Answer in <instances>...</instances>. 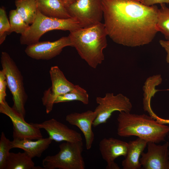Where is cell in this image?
<instances>
[{
	"mask_svg": "<svg viewBox=\"0 0 169 169\" xmlns=\"http://www.w3.org/2000/svg\"><path fill=\"white\" fill-rule=\"evenodd\" d=\"M108 36L116 43L135 47L151 42L158 32L159 8L138 0H101Z\"/></svg>",
	"mask_w": 169,
	"mask_h": 169,
	"instance_id": "6da1fadb",
	"label": "cell"
},
{
	"mask_svg": "<svg viewBox=\"0 0 169 169\" xmlns=\"http://www.w3.org/2000/svg\"><path fill=\"white\" fill-rule=\"evenodd\" d=\"M69 32L72 47L90 67L96 68L104 60L103 51L107 45L108 35L104 23Z\"/></svg>",
	"mask_w": 169,
	"mask_h": 169,
	"instance_id": "7a4b0ae2",
	"label": "cell"
},
{
	"mask_svg": "<svg viewBox=\"0 0 169 169\" xmlns=\"http://www.w3.org/2000/svg\"><path fill=\"white\" fill-rule=\"evenodd\" d=\"M117 133L121 137L135 136L148 142L159 143L165 141L169 126L161 124L150 115L121 112L117 118Z\"/></svg>",
	"mask_w": 169,
	"mask_h": 169,
	"instance_id": "3957f363",
	"label": "cell"
},
{
	"mask_svg": "<svg viewBox=\"0 0 169 169\" xmlns=\"http://www.w3.org/2000/svg\"><path fill=\"white\" fill-rule=\"evenodd\" d=\"M82 28L74 18L60 19L45 16L38 11L33 22L20 37L22 45L28 46L39 41L41 36L48 31L55 30L69 32Z\"/></svg>",
	"mask_w": 169,
	"mask_h": 169,
	"instance_id": "277c9868",
	"label": "cell"
},
{
	"mask_svg": "<svg viewBox=\"0 0 169 169\" xmlns=\"http://www.w3.org/2000/svg\"><path fill=\"white\" fill-rule=\"evenodd\" d=\"M0 60L7 86L13 95V105L12 107L24 118L25 105L28 97L25 91L23 75L8 53L2 52Z\"/></svg>",
	"mask_w": 169,
	"mask_h": 169,
	"instance_id": "5b68a950",
	"label": "cell"
},
{
	"mask_svg": "<svg viewBox=\"0 0 169 169\" xmlns=\"http://www.w3.org/2000/svg\"><path fill=\"white\" fill-rule=\"evenodd\" d=\"M60 150L56 154L46 156L42 161L45 169H84L82 156V141L65 142L59 146Z\"/></svg>",
	"mask_w": 169,
	"mask_h": 169,
	"instance_id": "8992f818",
	"label": "cell"
},
{
	"mask_svg": "<svg viewBox=\"0 0 169 169\" xmlns=\"http://www.w3.org/2000/svg\"><path fill=\"white\" fill-rule=\"evenodd\" d=\"M66 8L82 28L101 23L103 18L101 0H76Z\"/></svg>",
	"mask_w": 169,
	"mask_h": 169,
	"instance_id": "52a82bcc",
	"label": "cell"
},
{
	"mask_svg": "<svg viewBox=\"0 0 169 169\" xmlns=\"http://www.w3.org/2000/svg\"><path fill=\"white\" fill-rule=\"evenodd\" d=\"M96 101L98 105L94 110L97 116L93 124L94 127L105 123L115 111L130 112L132 108L130 99L121 94L115 95L107 93L104 97H96Z\"/></svg>",
	"mask_w": 169,
	"mask_h": 169,
	"instance_id": "ba28073f",
	"label": "cell"
},
{
	"mask_svg": "<svg viewBox=\"0 0 169 169\" xmlns=\"http://www.w3.org/2000/svg\"><path fill=\"white\" fill-rule=\"evenodd\" d=\"M49 73L51 86L44 92L42 100L46 113L52 110L54 102L59 96L67 93L74 89L75 85L69 81L63 72L57 66L51 67Z\"/></svg>",
	"mask_w": 169,
	"mask_h": 169,
	"instance_id": "9c48e42d",
	"label": "cell"
},
{
	"mask_svg": "<svg viewBox=\"0 0 169 169\" xmlns=\"http://www.w3.org/2000/svg\"><path fill=\"white\" fill-rule=\"evenodd\" d=\"M0 112L11 119L13 126V139L36 140L43 138L40 129L26 122L24 118L11 107L6 100L0 104Z\"/></svg>",
	"mask_w": 169,
	"mask_h": 169,
	"instance_id": "30bf717a",
	"label": "cell"
},
{
	"mask_svg": "<svg viewBox=\"0 0 169 169\" xmlns=\"http://www.w3.org/2000/svg\"><path fill=\"white\" fill-rule=\"evenodd\" d=\"M72 47L69 37H63L53 41H43L27 46L26 54L29 57L36 60H49L59 55L64 48Z\"/></svg>",
	"mask_w": 169,
	"mask_h": 169,
	"instance_id": "8fae6325",
	"label": "cell"
},
{
	"mask_svg": "<svg viewBox=\"0 0 169 169\" xmlns=\"http://www.w3.org/2000/svg\"><path fill=\"white\" fill-rule=\"evenodd\" d=\"M156 144L147 143V151L143 152L140 158L141 166L144 169H169V142Z\"/></svg>",
	"mask_w": 169,
	"mask_h": 169,
	"instance_id": "7c38bea8",
	"label": "cell"
},
{
	"mask_svg": "<svg viewBox=\"0 0 169 169\" xmlns=\"http://www.w3.org/2000/svg\"><path fill=\"white\" fill-rule=\"evenodd\" d=\"M30 123L36 128L44 129L49 137L56 142H75L82 141L81 134L69 128L54 119L46 120L41 123Z\"/></svg>",
	"mask_w": 169,
	"mask_h": 169,
	"instance_id": "4fadbf2b",
	"label": "cell"
},
{
	"mask_svg": "<svg viewBox=\"0 0 169 169\" xmlns=\"http://www.w3.org/2000/svg\"><path fill=\"white\" fill-rule=\"evenodd\" d=\"M128 143L113 137L105 138L100 141L99 150L103 159L107 163V169H120L115 161L120 156L125 157L127 153Z\"/></svg>",
	"mask_w": 169,
	"mask_h": 169,
	"instance_id": "5bb4252c",
	"label": "cell"
},
{
	"mask_svg": "<svg viewBox=\"0 0 169 169\" xmlns=\"http://www.w3.org/2000/svg\"><path fill=\"white\" fill-rule=\"evenodd\" d=\"M97 116L96 112L88 110L81 113L74 112L67 115L66 120L71 125L77 126L84 137L87 150L91 149L95 139L92 126Z\"/></svg>",
	"mask_w": 169,
	"mask_h": 169,
	"instance_id": "9a60e30c",
	"label": "cell"
},
{
	"mask_svg": "<svg viewBox=\"0 0 169 169\" xmlns=\"http://www.w3.org/2000/svg\"><path fill=\"white\" fill-rule=\"evenodd\" d=\"M53 140L49 137L41 138L33 141L32 140L24 139H13L11 141L12 148H18L23 149L30 157H40L46 150Z\"/></svg>",
	"mask_w": 169,
	"mask_h": 169,
	"instance_id": "2e32d148",
	"label": "cell"
},
{
	"mask_svg": "<svg viewBox=\"0 0 169 169\" xmlns=\"http://www.w3.org/2000/svg\"><path fill=\"white\" fill-rule=\"evenodd\" d=\"M147 142L138 137L128 142V151L122 162L123 169H140L141 167L140 157L147 145Z\"/></svg>",
	"mask_w": 169,
	"mask_h": 169,
	"instance_id": "e0dca14e",
	"label": "cell"
},
{
	"mask_svg": "<svg viewBox=\"0 0 169 169\" xmlns=\"http://www.w3.org/2000/svg\"><path fill=\"white\" fill-rule=\"evenodd\" d=\"M38 11L47 17L60 19L72 18L63 0H36Z\"/></svg>",
	"mask_w": 169,
	"mask_h": 169,
	"instance_id": "ac0fdd59",
	"label": "cell"
},
{
	"mask_svg": "<svg viewBox=\"0 0 169 169\" xmlns=\"http://www.w3.org/2000/svg\"><path fill=\"white\" fill-rule=\"evenodd\" d=\"M15 4L18 14L27 24H31L38 12L36 0H16Z\"/></svg>",
	"mask_w": 169,
	"mask_h": 169,
	"instance_id": "d6986e66",
	"label": "cell"
},
{
	"mask_svg": "<svg viewBox=\"0 0 169 169\" xmlns=\"http://www.w3.org/2000/svg\"><path fill=\"white\" fill-rule=\"evenodd\" d=\"M32 158L25 152H10L5 169H41L35 166Z\"/></svg>",
	"mask_w": 169,
	"mask_h": 169,
	"instance_id": "ffe728a7",
	"label": "cell"
},
{
	"mask_svg": "<svg viewBox=\"0 0 169 169\" xmlns=\"http://www.w3.org/2000/svg\"><path fill=\"white\" fill-rule=\"evenodd\" d=\"M89 95L85 89L78 85H75L74 88L70 91L58 96L54 103L78 101L84 105H87L89 102Z\"/></svg>",
	"mask_w": 169,
	"mask_h": 169,
	"instance_id": "44dd1931",
	"label": "cell"
},
{
	"mask_svg": "<svg viewBox=\"0 0 169 169\" xmlns=\"http://www.w3.org/2000/svg\"><path fill=\"white\" fill-rule=\"evenodd\" d=\"M9 16L10 28L8 34L15 32L21 35L29 29L30 25L23 20L15 9L9 11Z\"/></svg>",
	"mask_w": 169,
	"mask_h": 169,
	"instance_id": "7402d4cb",
	"label": "cell"
},
{
	"mask_svg": "<svg viewBox=\"0 0 169 169\" xmlns=\"http://www.w3.org/2000/svg\"><path fill=\"white\" fill-rule=\"evenodd\" d=\"M158 11L156 27L166 38L169 39V8L165 3L160 4Z\"/></svg>",
	"mask_w": 169,
	"mask_h": 169,
	"instance_id": "603a6c76",
	"label": "cell"
},
{
	"mask_svg": "<svg viewBox=\"0 0 169 169\" xmlns=\"http://www.w3.org/2000/svg\"><path fill=\"white\" fill-rule=\"evenodd\" d=\"M12 149L11 141L5 136L2 132L0 139V169H5L6 162Z\"/></svg>",
	"mask_w": 169,
	"mask_h": 169,
	"instance_id": "cb8c5ba5",
	"label": "cell"
},
{
	"mask_svg": "<svg viewBox=\"0 0 169 169\" xmlns=\"http://www.w3.org/2000/svg\"><path fill=\"white\" fill-rule=\"evenodd\" d=\"M10 28V23L5 8L2 7L0 8V44L5 41Z\"/></svg>",
	"mask_w": 169,
	"mask_h": 169,
	"instance_id": "d4e9b609",
	"label": "cell"
},
{
	"mask_svg": "<svg viewBox=\"0 0 169 169\" xmlns=\"http://www.w3.org/2000/svg\"><path fill=\"white\" fill-rule=\"evenodd\" d=\"M7 86L6 78L3 70L0 71V104L5 101L6 86Z\"/></svg>",
	"mask_w": 169,
	"mask_h": 169,
	"instance_id": "484cf974",
	"label": "cell"
},
{
	"mask_svg": "<svg viewBox=\"0 0 169 169\" xmlns=\"http://www.w3.org/2000/svg\"><path fill=\"white\" fill-rule=\"evenodd\" d=\"M143 4L150 6L156 4L169 3V0H141Z\"/></svg>",
	"mask_w": 169,
	"mask_h": 169,
	"instance_id": "4316f807",
	"label": "cell"
},
{
	"mask_svg": "<svg viewBox=\"0 0 169 169\" xmlns=\"http://www.w3.org/2000/svg\"><path fill=\"white\" fill-rule=\"evenodd\" d=\"M159 43L162 47L165 49L167 54H169V39L167 40H161Z\"/></svg>",
	"mask_w": 169,
	"mask_h": 169,
	"instance_id": "83f0119b",
	"label": "cell"
},
{
	"mask_svg": "<svg viewBox=\"0 0 169 169\" xmlns=\"http://www.w3.org/2000/svg\"><path fill=\"white\" fill-rule=\"evenodd\" d=\"M155 120L158 123L164 125L169 124V119L162 118L157 115L155 118Z\"/></svg>",
	"mask_w": 169,
	"mask_h": 169,
	"instance_id": "f1b7e54d",
	"label": "cell"
},
{
	"mask_svg": "<svg viewBox=\"0 0 169 169\" xmlns=\"http://www.w3.org/2000/svg\"><path fill=\"white\" fill-rule=\"evenodd\" d=\"M66 7L76 0H63Z\"/></svg>",
	"mask_w": 169,
	"mask_h": 169,
	"instance_id": "f546056e",
	"label": "cell"
},
{
	"mask_svg": "<svg viewBox=\"0 0 169 169\" xmlns=\"http://www.w3.org/2000/svg\"><path fill=\"white\" fill-rule=\"evenodd\" d=\"M166 61L167 63H169V54H167Z\"/></svg>",
	"mask_w": 169,
	"mask_h": 169,
	"instance_id": "4dcf8cb0",
	"label": "cell"
},
{
	"mask_svg": "<svg viewBox=\"0 0 169 169\" xmlns=\"http://www.w3.org/2000/svg\"><path fill=\"white\" fill-rule=\"evenodd\" d=\"M168 138L169 139V136H168Z\"/></svg>",
	"mask_w": 169,
	"mask_h": 169,
	"instance_id": "1f68e13d",
	"label": "cell"
},
{
	"mask_svg": "<svg viewBox=\"0 0 169 169\" xmlns=\"http://www.w3.org/2000/svg\"><path fill=\"white\" fill-rule=\"evenodd\" d=\"M139 0V1H140V0Z\"/></svg>",
	"mask_w": 169,
	"mask_h": 169,
	"instance_id": "d6a6232c",
	"label": "cell"
}]
</instances>
